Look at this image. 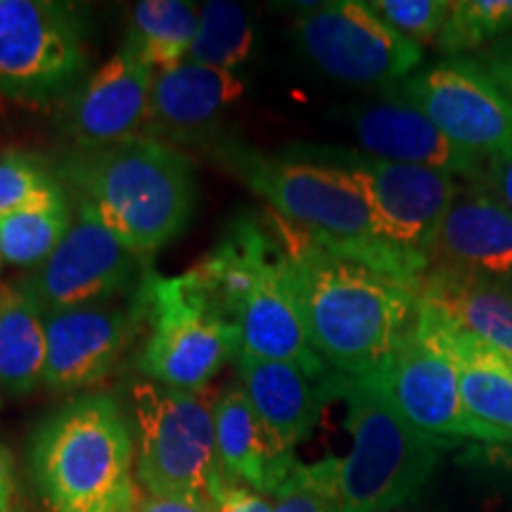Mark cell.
I'll use <instances>...</instances> for the list:
<instances>
[{
    "label": "cell",
    "mask_w": 512,
    "mask_h": 512,
    "mask_svg": "<svg viewBox=\"0 0 512 512\" xmlns=\"http://www.w3.org/2000/svg\"><path fill=\"white\" fill-rule=\"evenodd\" d=\"M266 221L290 261L313 351L337 375L382 373L418 318L420 285L337 252L271 211Z\"/></svg>",
    "instance_id": "obj_1"
},
{
    "label": "cell",
    "mask_w": 512,
    "mask_h": 512,
    "mask_svg": "<svg viewBox=\"0 0 512 512\" xmlns=\"http://www.w3.org/2000/svg\"><path fill=\"white\" fill-rule=\"evenodd\" d=\"M50 512H131L138 503L133 420L110 394L86 392L48 413L27 441Z\"/></svg>",
    "instance_id": "obj_2"
},
{
    "label": "cell",
    "mask_w": 512,
    "mask_h": 512,
    "mask_svg": "<svg viewBox=\"0 0 512 512\" xmlns=\"http://www.w3.org/2000/svg\"><path fill=\"white\" fill-rule=\"evenodd\" d=\"M62 176L79 202L138 256H152L190 226L197 204L192 162L178 147L140 136L91 152H72Z\"/></svg>",
    "instance_id": "obj_3"
},
{
    "label": "cell",
    "mask_w": 512,
    "mask_h": 512,
    "mask_svg": "<svg viewBox=\"0 0 512 512\" xmlns=\"http://www.w3.org/2000/svg\"><path fill=\"white\" fill-rule=\"evenodd\" d=\"M195 266L238 320L242 356L287 361L316 380H328L332 370L311 347L290 261L268 221L240 216Z\"/></svg>",
    "instance_id": "obj_4"
},
{
    "label": "cell",
    "mask_w": 512,
    "mask_h": 512,
    "mask_svg": "<svg viewBox=\"0 0 512 512\" xmlns=\"http://www.w3.org/2000/svg\"><path fill=\"white\" fill-rule=\"evenodd\" d=\"M330 396L347 403L351 437L347 456L335 458V510L380 512L415 501L451 444L403 420L373 377L332 373Z\"/></svg>",
    "instance_id": "obj_5"
},
{
    "label": "cell",
    "mask_w": 512,
    "mask_h": 512,
    "mask_svg": "<svg viewBox=\"0 0 512 512\" xmlns=\"http://www.w3.org/2000/svg\"><path fill=\"white\" fill-rule=\"evenodd\" d=\"M147 337L138 356L145 380L202 394L242 354L233 311L197 266L181 275L145 271L138 290Z\"/></svg>",
    "instance_id": "obj_6"
},
{
    "label": "cell",
    "mask_w": 512,
    "mask_h": 512,
    "mask_svg": "<svg viewBox=\"0 0 512 512\" xmlns=\"http://www.w3.org/2000/svg\"><path fill=\"white\" fill-rule=\"evenodd\" d=\"M219 169L268 204L271 214L323 242L380 240L361 183L342 166L316 159H283L235 138L207 147Z\"/></svg>",
    "instance_id": "obj_7"
},
{
    "label": "cell",
    "mask_w": 512,
    "mask_h": 512,
    "mask_svg": "<svg viewBox=\"0 0 512 512\" xmlns=\"http://www.w3.org/2000/svg\"><path fill=\"white\" fill-rule=\"evenodd\" d=\"M136 475L150 496L209 501L223 477L216 456L214 399L157 382L131 389Z\"/></svg>",
    "instance_id": "obj_8"
},
{
    "label": "cell",
    "mask_w": 512,
    "mask_h": 512,
    "mask_svg": "<svg viewBox=\"0 0 512 512\" xmlns=\"http://www.w3.org/2000/svg\"><path fill=\"white\" fill-rule=\"evenodd\" d=\"M294 46L318 72L347 86L392 91L420 69L425 50L363 0L297 3Z\"/></svg>",
    "instance_id": "obj_9"
},
{
    "label": "cell",
    "mask_w": 512,
    "mask_h": 512,
    "mask_svg": "<svg viewBox=\"0 0 512 512\" xmlns=\"http://www.w3.org/2000/svg\"><path fill=\"white\" fill-rule=\"evenodd\" d=\"M88 64L86 24L74 3L0 0V93L41 107L64 98Z\"/></svg>",
    "instance_id": "obj_10"
},
{
    "label": "cell",
    "mask_w": 512,
    "mask_h": 512,
    "mask_svg": "<svg viewBox=\"0 0 512 512\" xmlns=\"http://www.w3.org/2000/svg\"><path fill=\"white\" fill-rule=\"evenodd\" d=\"M370 377L415 430L446 444L458 439L505 444L496 432L486 430L465 411L456 363L420 306L411 332L392 361L382 373Z\"/></svg>",
    "instance_id": "obj_11"
},
{
    "label": "cell",
    "mask_w": 512,
    "mask_h": 512,
    "mask_svg": "<svg viewBox=\"0 0 512 512\" xmlns=\"http://www.w3.org/2000/svg\"><path fill=\"white\" fill-rule=\"evenodd\" d=\"M143 278V256L131 252L86 202H79L64 240L19 283L43 311H60L136 294Z\"/></svg>",
    "instance_id": "obj_12"
},
{
    "label": "cell",
    "mask_w": 512,
    "mask_h": 512,
    "mask_svg": "<svg viewBox=\"0 0 512 512\" xmlns=\"http://www.w3.org/2000/svg\"><path fill=\"white\" fill-rule=\"evenodd\" d=\"M392 91L465 150L491 157L512 145V100L472 57L418 69Z\"/></svg>",
    "instance_id": "obj_13"
},
{
    "label": "cell",
    "mask_w": 512,
    "mask_h": 512,
    "mask_svg": "<svg viewBox=\"0 0 512 512\" xmlns=\"http://www.w3.org/2000/svg\"><path fill=\"white\" fill-rule=\"evenodd\" d=\"M316 162L347 169L361 183L375 216L377 238L425 259L448 207L458 197V178L425 166L384 162L366 152H328Z\"/></svg>",
    "instance_id": "obj_14"
},
{
    "label": "cell",
    "mask_w": 512,
    "mask_h": 512,
    "mask_svg": "<svg viewBox=\"0 0 512 512\" xmlns=\"http://www.w3.org/2000/svg\"><path fill=\"white\" fill-rule=\"evenodd\" d=\"M46 368L43 384L55 394L91 389L112 373L143 323L138 294L133 304L114 302L43 311Z\"/></svg>",
    "instance_id": "obj_15"
},
{
    "label": "cell",
    "mask_w": 512,
    "mask_h": 512,
    "mask_svg": "<svg viewBox=\"0 0 512 512\" xmlns=\"http://www.w3.org/2000/svg\"><path fill=\"white\" fill-rule=\"evenodd\" d=\"M155 69L119 50L67 98L62 128L74 152L136 140L145 133Z\"/></svg>",
    "instance_id": "obj_16"
},
{
    "label": "cell",
    "mask_w": 512,
    "mask_h": 512,
    "mask_svg": "<svg viewBox=\"0 0 512 512\" xmlns=\"http://www.w3.org/2000/svg\"><path fill=\"white\" fill-rule=\"evenodd\" d=\"M247 93L240 72L181 62L155 74L145 138L164 145H204L221 138V126Z\"/></svg>",
    "instance_id": "obj_17"
},
{
    "label": "cell",
    "mask_w": 512,
    "mask_h": 512,
    "mask_svg": "<svg viewBox=\"0 0 512 512\" xmlns=\"http://www.w3.org/2000/svg\"><path fill=\"white\" fill-rule=\"evenodd\" d=\"M358 143L370 157L384 162L425 166L465 183H479L486 157L446 138L430 119L394 91L382 100L354 107L349 114Z\"/></svg>",
    "instance_id": "obj_18"
},
{
    "label": "cell",
    "mask_w": 512,
    "mask_h": 512,
    "mask_svg": "<svg viewBox=\"0 0 512 512\" xmlns=\"http://www.w3.org/2000/svg\"><path fill=\"white\" fill-rule=\"evenodd\" d=\"M425 261L427 268L512 285V211L484 185L463 183L425 249Z\"/></svg>",
    "instance_id": "obj_19"
},
{
    "label": "cell",
    "mask_w": 512,
    "mask_h": 512,
    "mask_svg": "<svg viewBox=\"0 0 512 512\" xmlns=\"http://www.w3.org/2000/svg\"><path fill=\"white\" fill-rule=\"evenodd\" d=\"M330 377L316 380L287 361L238 358V382L273 444L285 453H294L318 427L325 401L332 399Z\"/></svg>",
    "instance_id": "obj_20"
},
{
    "label": "cell",
    "mask_w": 512,
    "mask_h": 512,
    "mask_svg": "<svg viewBox=\"0 0 512 512\" xmlns=\"http://www.w3.org/2000/svg\"><path fill=\"white\" fill-rule=\"evenodd\" d=\"M214 432L223 479L261 496H273L299 465L297 453L273 444L238 377L214 399Z\"/></svg>",
    "instance_id": "obj_21"
},
{
    "label": "cell",
    "mask_w": 512,
    "mask_h": 512,
    "mask_svg": "<svg viewBox=\"0 0 512 512\" xmlns=\"http://www.w3.org/2000/svg\"><path fill=\"white\" fill-rule=\"evenodd\" d=\"M420 306L444 344L458 370L460 396L465 411L486 430L496 432L505 444H512V363L470 332L446 323L437 313Z\"/></svg>",
    "instance_id": "obj_22"
},
{
    "label": "cell",
    "mask_w": 512,
    "mask_h": 512,
    "mask_svg": "<svg viewBox=\"0 0 512 512\" xmlns=\"http://www.w3.org/2000/svg\"><path fill=\"white\" fill-rule=\"evenodd\" d=\"M418 302L446 323L512 356V290L503 283L444 268H427Z\"/></svg>",
    "instance_id": "obj_23"
},
{
    "label": "cell",
    "mask_w": 512,
    "mask_h": 512,
    "mask_svg": "<svg viewBox=\"0 0 512 512\" xmlns=\"http://www.w3.org/2000/svg\"><path fill=\"white\" fill-rule=\"evenodd\" d=\"M46 323L43 309L19 283H0V389L27 396L43 384Z\"/></svg>",
    "instance_id": "obj_24"
},
{
    "label": "cell",
    "mask_w": 512,
    "mask_h": 512,
    "mask_svg": "<svg viewBox=\"0 0 512 512\" xmlns=\"http://www.w3.org/2000/svg\"><path fill=\"white\" fill-rule=\"evenodd\" d=\"M200 27V10L185 0H140L128 12L121 50L155 72L185 62Z\"/></svg>",
    "instance_id": "obj_25"
},
{
    "label": "cell",
    "mask_w": 512,
    "mask_h": 512,
    "mask_svg": "<svg viewBox=\"0 0 512 512\" xmlns=\"http://www.w3.org/2000/svg\"><path fill=\"white\" fill-rule=\"evenodd\" d=\"M74 221L72 204L60 188L46 200L0 219V252L15 266L36 268L55 252Z\"/></svg>",
    "instance_id": "obj_26"
},
{
    "label": "cell",
    "mask_w": 512,
    "mask_h": 512,
    "mask_svg": "<svg viewBox=\"0 0 512 512\" xmlns=\"http://www.w3.org/2000/svg\"><path fill=\"white\" fill-rule=\"evenodd\" d=\"M256 29L249 12L230 0H207L185 62L223 72H240L254 53Z\"/></svg>",
    "instance_id": "obj_27"
},
{
    "label": "cell",
    "mask_w": 512,
    "mask_h": 512,
    "mask_svg": "<svg viewBox=\"0 0 512 512\" xmlns=\"http://www.w3.org/2000/svg\"><path fill=\"white\" fill-rule=\"evenodd\" d=\"M508 36H512V0H453L434 48L446 60H456Z\"/></svg>",
    "instance_id": "obj_28"
},
{
    "label": "cell",
    "mask_w": 512,
    "mask_h": 512,
    "mask_svg": "<svg viewBox=\"0 0 512 512\" xmlns=\"http://www.w3.org/2000/svg\"><path fill=\"white\" fill-rule=\"evenodd\" d=\"M60 188L43 159L29 152L0 155V219L46 200Z\"/></svg>",
    "instance_id": "obj_29"
},
{
    "label": "cell",
    "mask_w": 512,
    "mask_h": 512,
    "mask_svg": "<svg viewBox=\"0 0 512 512\" xmlns=\"http://www.w3.org/2000/svg\"><path fill=\"white\" fill-rule=\"evenodd\" d=\"M373 10L401 36L434 46L451 15L453 0H370Z\"/></svg>",
    "instance_id": "obj_30"
},
{
    "label": "cell",
    "mask_w": 512,
    "mask_h": 512,
    "mask_svg": "<svg viewBox=\"0 0 512 512\" xmlns=\"http://www.w3.org/2000/svg\"><path fill=\"white\" fill-rule=\"evenodd\" d=\"M479 185H484L498 202L512 211V145L498 155L486 157Z\"/></svg>",
    "instance_id": "obj_31"
},
{
    "label": "cell",
    "mask_w": 512,
    "mask_h": 512,
    "mask_svg": "<svg viewBox=\"0 0 512 512\" xmlns=\"http://www.w3.org/2000/svg\"><path fill=\"white\" fill-rule=\"evenodd\" d=\"M472 60H475L512 100V36L503 38V41L494 43V46L479 50Z\"/></svg>",
    "instance_id": "obj_32"
},
{
    "label": "cell",
    "mask_w": 512,
    "mask_h": 512,
    "mask_svg": "<svg viewBox=\"0 0 512 512\" xmlns=\"http://www.w3.org/2000/svg\"><path fill=\"white\" fill-rule=\"evenodd\" d=\"M131 512H216L211 501L181 496H140Z\"/></svg>",
    "instance_id": "obj_33"
},
{
    "label": "cell",
    "mask_w": 512,
    "mask_h": 512,
    "mask_svg": "<svg viewBox=\"0 0 512 512\" xmlns=\"http://www.w3.org/2000/svg\"><path fill=\"white\" fill-rule=\"evenodd\" d=\"M0 512H24L15 475V460H12L3 441H0Z\"/></svg>",
    "instance_id": "obj_34"
},
{
    "label": "cell",
    "mask_w": 512,
    "mask_h": 512,
    "mask_svg": "<svg viewBox=\"0 0 512 512\" xmlns=\"http://www.w3.org/2000/svg\"><path fill=\"white\" fill-rule=\"evenodd\" d=\"M486 458L496 467H503L512 477V444H484Z\"/></svg>",
    "instance_id": "obj_35"
},
{
    "label": "cell",
    "mask_w": 512,
    "mask_h": 512,
    "mask_svg": "<svg viewBox=\"0 0 512 512\" xmlns=\"http://www.w3.org/2000/svg\"><path fill=\"white\" fill-rule=\"evenodd\" d=\"M380 512H430V510H425L422 505H418L415 501H408V503L394 505V508H387V510H380Z\"/></svg>",
    "instance_id": "obj_36"
},
{
    "label": "cell",
    "mask_w": 512,
    "mask_h": 512,
    "mask_svg": "<svg viewBox=\"0 0 512 512\" xmlns=\"http://www.w3.org/2000/svg\"><path fill=\"white\" fill-rule=\"evenodd\" d=\"M5 110V98H3V93H0V112Z\"/></svg>",
    "instance_id": "obj_37"
},
{
    "label": "cell",
    "mask_w": 512,
    "mask_h": 512,
    "mask_svg": "<svg viewBox=\"0 0 512 512\" xmlns=\"http://www.w3.org/2000/svg\"><path fill=\"white\" fill-rule=\"evenodd\" d=\"M3 261H5V259H3V252H0V268H3Z\"/></svg>",
    "instance_id": "obj_38"
},
{
    "label": "cell",
    "mask_w": 512,
    "mask_h": 512,
    "mask_svg": "<svg viewBox=\"0 0 512 512\" xmlns=\"http://www.w3.org/2000/svg\"><path fill=\"white\" fill-rule=\"evenodd\" d=\"M510 363H512V356H510Z\"/></svg>",
    "instance_id": "obj_39"
},
{
    "label": "cell",
    "mask_w": 512,
    "mask_h": 512,
    "mask_svg": "<svg viewBox=\"0 0 512 512\" xmlns=\"http://www.w3.org/2000/svg\"><path fill=\"white\" fill-rule=\"evenodd\" d=\"M508 287H510V290H512V285H508Z\"/></svg>",
    "instance_id": "obj_40"
}]
</instances>
